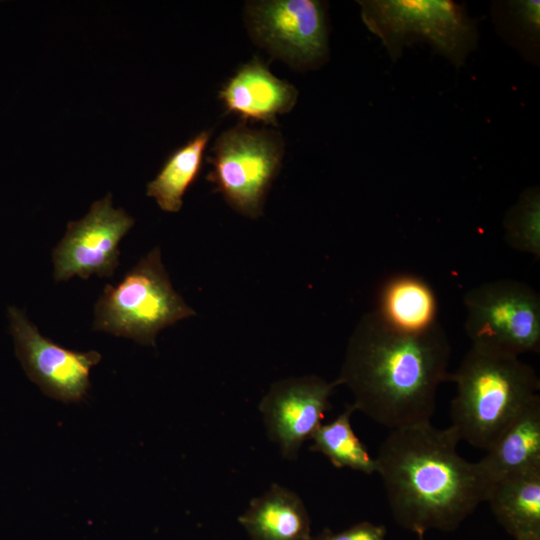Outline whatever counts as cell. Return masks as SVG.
Here are the masks:
<instances>
[{"label":"cell","instance_id":"6da1fadb","mask_svg":"<svg viewBox=\"0 0 540 540\" xmlns=\"http://www.w3.org/2000/svg\"><path fill=\"white\" fill-rule=\"evenodd\" d=\"M451 346L442 326L409 334L374 311L364 315L347 346L336 379L351 391L355 411L398 429L430 422L438 387L449 380Z\"/></svg>","mask_w":540,"mask_h":540},{"label":"cell","instance_id":"7a4b0ae2","mask_svg":"<svg viewBox=\"0 0 540 540\" xmlns=\"http://www.w3.org/2000/svg\"><path fill=\"white\" fill-rule=\"evenodd\" d=\"M449 426L431 422L391 430L376 460L396 523L418 536L454 531L485 502L489 484L477 462L457 451Z\"/></svg>","mask_w":540,"mask_h":540},{"label":"cell","instance_id":"3957f363","mask_svg":"<svg viewBox=\"0 0 540 540\" xmlns=\"http://www.w3.org/2000/svg\"><path fill=\"white\" fill-rule=\"evenodd\" d=\"M448 381L456 385L450 427L460 441L485 451L540 388L535 370L518 356L476 345Z\"/></svg>","mask_w":540,"mask_h":540},{"label":"cell","instance_id":"277c9868","mask_svg":"<svg viewBox=\"0 0 540 540\" xmlns=\"http://www.w3.org/2000/svg\"><path fill=\"white\" fill-rule=\"evenodd\" d=\"M361 18L396 61L403 48L425 42L456 68L478 44L477 22L450 0H360Z\"/></svg>","mask_w":540,"mask_h":540},{"label":"cell","instance_id":"5b68a950","mask_svg":"<svg viewBox=\"0 0 540 540\" xmlns=\"http://www.w3.org/2000/svg\"><path fill=\"white\" fill-rule=\"evenodd\" d=\"M195 314L173 289L155 247L116 285L105 286L92 328L154 346L160 330Z\"/></svg>","mask_w":540,"mask_h":540},{"label":"cell","instance_id":"8992f818","mask_svg":"<svg viewBox=\"0 0 540 540\" xmlns=\"http://www.w3.org/2000/svg\"><path fill=\"white\" fill-rule=\"evenodd\" d=\"M284 152L285 142L279 131L239 123L216 138L206 158L212 167L207 179L232 209L258 218L280 171Z\"/></svg>","mask_w":540,"mask_h":540},{"label":"cell","instance_id":"52a82bcc","mask_svg":"<svg viewBox=\"0 0 540 540\" xmlns=\"http://www.w3.org/2000/svg\"><path fill=\"white\" fill-rule=\"evenodd\" d=\"M465 331L471 345L520 356L540 348V296L529 285L499 279L468 290Z\"/></svg>","mask_w":540,"mask_h":540},{"label":"cell","instance_id":"ba28073f","mask_svg":"<svg viewBox=\"0 0 540 540\" xmlns=\"http://www.w3.org/2000/svg\"><path fill=\"white\" fill-rule=\"evenodd\" d=\"M327 5L318 0H259L245 5L252 41L293 69L319 68L329 55Z\"/></svg>","mask_w":540,"mask_h":540},{"label":"cell","instance_id":"9c48e42d","mask_svg":"<svg viewBox=\"0 0 540 540\" xmlns=\"http://www.w3.org/2000/svg\"><path fill=\"white\" fill-rule=\"evenodd\" d=\"M15 352L26 375L48 397L64 403L84 400L90 370L101 360L97 351L78 352L44 337L17 307L8 308Z\"/></svg>","mask_w":540,"mask_h":540},{"label":"cell","instance_id":"30bf717a","mask_svg":"<svg viewBox=\"0 0 540 540\" xmlns=\"http://www.w3.org/2000/svg\"><path fill=\"white\" fill-rule=\"evenodd\" d=\"M134 222L124 209L113 207L110 193L95 201L82 219L67 224L54 248V279H88L93 274L111 277L119 265V243Z\"/></svg>","mask_w":540,"mask_h":540},{"label":"cell","instance_id":"8fae6325","mask_svg":"<svg viewBox=\"0 0 540 540\" xmlns=\"http://www.w3.org/2000/svg\"><path fill=\"white\" fill-rule=\"evenodd\" d=\"M338 382L317 376L289 378L274 383L259 404L270 440L283 457L293 460L331 408L330 396Z\"/></svg>","mask_w":540,"mask_h":540},{"label":"cell","instance_id":"7c38bea8","mask_svg":"<svg viewBox=\"0 0 540 540\" xmlns=\"http://www.w3.org/2000/svg\"><path fill=\"white\" fill-rule=\"evenodd\" d=\"M218 97L229 113L244 121L277 126V117L290 112L298 98L291 83L276 77L259 58L241 65L224 83Z\"/></svg>","mask_w":540,"mask_h":540},{"label":"cell","instance_id":"4fadbf2b","mask_svg":"<svg viewBox=\"0 0 540 540\" xmlns=\"http://www.w3.org/2000/svg\"><path fill=\"white\" fill-rule=\"evenodd\" d=\"M489 484L540 468V396H535L502 430L478 462Z\"/></svg>","mask_w":540,"mask_h":540},{"label":"cell","instance_id":"5bb4252c","mask_svg":"<svg viewBox=\"0 0 540 540\" xmlns=\"http://www.w3.org/2000/svg\"><path fill=\"white\" fill-rule=\"evenodd\" d=\"M238 522L251 540H310L311 520L300 497L290 489L272 484L253 498Z\"/></svg>","mask_w":540,"mask_h":540},{"label":"cell","instance_id":"9a60e30c","mask_svg":"<svg viewBox=\"0 0 540 540\" xmlns=\"http://www.w3.org/2000/svg\"><path fill=\"white\" fill-rule=\"evenodd\" d=\"M438 300L431 285L422 277L397 274L379 289L374 312L395 330L419 334L439 324Z\"/></svg>","mask_w":540,"mask_h":540},{"label":"cell","instance_id":"2e32d148","mask_svg":"<svg viewBox=\"0 0 540 540\" xmlns=\"http://www.w3.org/2000/svg\"><path fill=\"white\" fill-rule=\"evenodd\" d=\"M485 502L514 540H540V468L491 484Z\"/></svg>","mask_w":540,"mask_h":540},{"label":"cell","instance_id":"e0dca14e","mask_svg":"<svg viewBox=\"0 0 540 540\" xmlns=\"http://www.w3.org/2000/svg\"><path fill=\"white\" fill-rule=\"evenodd\" d=\"M211 134V130H203L175 150L147 184V195L154 198L162 210L175 213L182 208L186 191L201 171Z\"/></svg>","mask_w":540,"mask_h":540},{"label":"cell","instance_id":"ac0fdd59","mask_svg":"<svg viewBox=\"0 0 540 540\" xmlns=\"http://www.w3.org/2000/svg\"><path fill=\"white\" fill-rule=\"evenodd\" d=\"M355 412L352 405L333 421L321 424L311 439V451L323 454L333 466L350 468L365 474L376 473V460L355 434L351 416Z\"/></svg>","mask_w":540,"mask_h":540},{"label":"cell","instance_id":"d6986e66","mask_svg":"<svg viewBox=\"0 0 540 540\" xmlns=\"http://www.w3.org/2000/svg\"><path fill=\"white\" fill-rule=\"evenodd\" d=\"M497 28L529 60H538L540 1L513 0L495 6Z\"/></svg>","mask_w":540,"mask_h":540},{"label":"cell","instance_id":"ffe728a7","mask_svg":"<svg viewBox=\"0 0 540 540\" xmlns=\"http://www.w3.org/2000/svg\"><path fill=\"white\" fill-rule=\"evenodd\" d=\"M507 244L522 253L540 257V189L528 187L507 210L504 220Z\"/></svg>","mask_w":540,"mask_h":540},{"label":"cell","instance_id":"44dd1931","mask_svg":"<svg viewBox=\"0 0 540 540\" xmlns=\"http://www.w3.org/2000/svg\"><path fill=\"white\" fill-rule=\"evenodd\" d=\"M386 534L385 526L362 521L340 532L324 528L310 540H386Z\"/></svg>","mask_w":540,"mask_h":540},{"label":"cell","instance_id":"7402d4cb","mask_svg":"<svg viewBox=\"0 0 540 540\" xmlns=\"http://www.w3.org/2000/svg\"><path fill=\"white\" fill-rule=\"evenodd\" d=\"M419 540H424V536L423 535H419Z\"/></svg>","mask_w":540,"mask_h":540}]
</instances>
